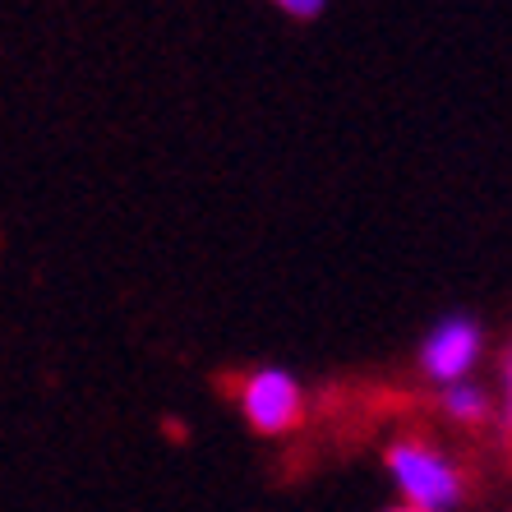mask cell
Returning a JSON list of instances; mask_svg holds the SVG:
<instances>
[{"instance_id":"cell-6","label":"cell","mask_w":512,"mask_h":512,"mask_svg":"<svg viewBox=\"0 0 512 512\" xmlns=\"http://www.w3.org/2000/svg\"><path fill=\"white\" fill-rule=\"evenodd\" d=\"M393 512H420V508H393Z\"/></svg>"},{"instance_id":"cell-1","label":"cell","mask_w":512,"mask_h":512,"mask_svg":"<svg viewBox=\"0 0 512 512\" xmlns=\"http://www.w3.org/2000/svg\"><path fill=\"white\" fill-rule=\"evenodd\" d=\"M388 466H393V480L411 508L443 512L462 499V476L453 471V462H443L439 453H429L420 443H397L388 453Z\"/></svg>"},{"instance_id":"cell-3","label":"cell","mask_w":512,"mask_h":512,"mask_svg":"<svg viewBox=\"0 0 512 512\" xmlns=\"http://www.w3.org/2000/svg\"><path fill=\"white\" fill-rule=\"evenodd\" d=\"M476 351H480V333L471 319H448L439 323L425 342V370L443 383H457L471 365H476Z\"/></svg>"},{"instance_id":"cell-4","label":"cell","mask_w":512,"mask_h":512,"mask_svg":"<svg viewBox=\"0 0 512 512\" xmlns=\"http://www.w3.org/2000/svg\"><path fill=\"white\" fill-rule=\"evenodd\" d=\"M443 406H448V416H453V420H480V416H485V397H480L476 388H466V383H453Z\"/></svg>"},{"instance_id":"cell-5","label":"cell","mask_w":512,"mask_h":512,"mask_svg":"<svg viewBox=\"0 0 512 512\" xmlns=\"http://www.w3.org/2000/svg\"><path fill=\"white\" fill-rule=\"evenodd\" d=\"M277 10H286L291 19H314L323 10V0H273Z\"/></svg>"},{"instance_id":"cell-2","label":"cell","mask_w":512,"mask_h":512,"mask_svg":"<svg viewBox=\"0 0 512 512\" xmlns=\"http://www.w3.org/2000/svg\"><path fill=\"white\" fill-rule=\"evenodd\" d=\"M240 411L259 434H286L300 425V383L282 370H259L240 383Z\"/></svg>"}]
</instances>
